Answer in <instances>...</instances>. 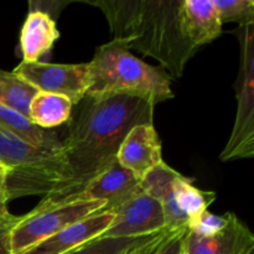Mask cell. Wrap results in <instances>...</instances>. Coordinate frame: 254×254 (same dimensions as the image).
<instances>
[{
  "label": "cell",
  "instance_id": "obj_13",
  "mask_svg": "<svg viewBox=\"0 0 254 254\" xmlns=\"http://www.w3.org/2000/svg\"><path fill=\"white\" fill-rule=\"evenodd\" d=\"M181 29L186 39L200 49L217 39L222 22L212 0H181Z\"/></svg>",
  "mask_w": 254,
  "mask_h": 254
},
{
  "label": "cell",
  "instance_id": "obj_3",
  "mask_svg": "<svg viewBox=\"0 0 254 254\" xmlns=\"http://www.w3.org/2000/svg\"><path fill=\"white\" fill-rule=\"evenodd\" d=\"M170 79L165 69L145 64L126 42L113 39L97 47L88 62L87 94H130L156 106L174 97Z\"/></svg>",
  "mask_w": 254,
  "mask_h": 254
},
{
  "label": "cell",
  "instance_id": "obj_26",
  "mask_svg": "<svg viewBox=\"0 0 254 254\" xmlns=\"http://www.w3.org/2000/svg\"><path fill=\"white\" fill-rule=\"evenodd\" d=\"M151 237H153V236H151ZM146 241H148V240H146ZM146 241H145V242H146ZM145 242H143V243H140V245L135 246V247L131 248V250H130V251H128V252H127L126 254H139V253H140V248H141V246H143L144 243H145Z\"/></svg>",
  "mask_w": 254,
  "mask_h": 254
},
{
  "label": "cell",
  "instance_id": "obj_15",
  "mask_svg": "<svg viewBox=\"0 0 254 254\" xmlns=\"http://www.w3.org/2000/svg\"><path fill=\"white\" fill-rule=\"evenodd\" d=\"M60 32L51 15L30 9L20 32L22 62H37L49 54L59 40Z\"/></svg>",
  "mask_w": 254,
  "mask_h": 254
},
{
  "label": "cell",
  "instance_id": "obj_28",
  "mask_svg": "<svg viewBox=\"0 0 254 254\" xmlns=\"http://www.w3.org/2000/svg\"><path fill=\"white\" fill-rule=\"evenodd\" d=\"M0 171H4V170H2V169H1V168H0ZM4 173H5V171H4Z\"/></svg>",
  "mask_w": 254,
  "mask_h": 254
},
{
  "label": "cell",
  "instance_id": "obj_8",
  "mask_svg": "<svg viewBox=\"0 0 254 254\" xmlns=\"http://www.w3.org/2000/svg\"><path fill=\"white\" fill-rule=\"evenodd\" d=\"M12 72L39 92L67 97L73 106L79 103L88 91V64L21 62Z\"/></svg>",
  "mask_w": 254,
  "mask_h": 254
},
{
  "label": "cell",
  "instance_id": "obj_2",
  "mask_svg": "<svg viewBox=\"0 0 254 254\" xmlns=\"http://www.w3.org/2000/svg\"><path fill=\"white\" fill-rule=\"evenodd\" d=\"M99 7L114 39L130 50L154 57L173 78H180L196 49L184 35L181 0H102L87 1Z\"/></svg>",
  "mask_w": 254,
  "mask_h": 254
},
{
  "label": "cell",
  "instance_id": "obj_4",
  "mask_svg": "<svg viewBox=\"0 0 254 254\" xmlns=\"http://www.w3.org/2000/svg\"><path fill=\"white\" fill-rule=\"evenodd\" d=\"M0 168L5 171L9 200L56 192L72 179L64 153L35 148L2 128Z\"/></svg>",
  "mask_w": 254,
  "mask_h": 254
},
{
  "label": "cell",
  "instance_id": "obj_17",
  "mask_svg": "<svg viewBox=\"0 0 254 254\" xmlns=\"http://www.w3.org/2000/svg\"><path fill=\"white\" fill-rule=\"evenodd\" d=\"M73 103L60 94L37 92L29 107V119L42 129H55L71 118Z\"/></svg>",
  "mask_w": 254,
  "mask_h": 254
},
{
  "label": "cell",
  "instance_id": "obj_16",
  "mask_svg": "<svg viewBox=\"0 0 254 254\" xmlns=\"http://www.w3.org/2000/svg\"><path fill=\"white\" fill-rule=\"evenodd\" d=\"M0 128L10 131L21 140L39 149L64 153L62 139L55 129H42L35 126L27 117L0 104Z\"/></svg>",
  "mask_w": 254,
  "mask_h": 254
},
{
  "label": "cell",
  "instance_id": "obj_24",
  "mask_svg": "<svg viewBox=\"0 0 254 254\" xmlns=\"http://www.w3.org/2000/svg\"><path fill=\"white\" fill-rule=\"evenodd\" d=\"M9 195L6 190V181H5V173L0 171V227H12L16 222V216L11 215L7 208L9 203Z\"/></svg>",
  "mask_w": 254,
  "mask_h": 254
},
{
  "label": "cell",
  "instance_id": "obj_19",
  "mask_svg": "<svg viewBox=\"0 0 254 254\" xmlns=\"http://www.w3.org/2000/svg\"><path fill=\"white\" fill-rule=\"evenodd\" d=\"M37 89L14 72L0 69V104L29 118V107Z\"/></svg>",
  "mask_w": 254,
  "mask_h": 254
},
{
  "label": "cell",
  "instance_id": "obj_14",
  "mask_svg": "<svg viewBox=\"0 0 254 254\" xmlns=\"http://www.w3.org/2000/svg\"><path fill=\"white\" fill-rule=\"evenodd\" d=\"M178 176V171L163 161L140 180L141 190L159 201L161 205L165 217L166 230L188 227L189 223L188 217L179 210L175 202L174 184Z\"/></svg>",
  "mask_w": 254,
  "mask_h": 254
},
{
  "label": "cell",
  "instance_id": "obj_18",
  "mask_svg": "<svg viewBox=\"0 0 254 254\" xmlns=\"http://www.w3.org/2000/svg\"><path fill=\"white\" fill-rule=\"evenodd\" d=\"M175 202L179 210L188 217L189 222L207 210L216 200V192L202 191L193 186L192 179L179 174L174 184Z\"/></svg>",
  "mask_w": 254,
  "mask_h": 254
},
{
  "label": "cell",
  "instance_id": "obj_25",
  "mask_svg": "<svg viewBox=\"0 0 254 254\" xmlns=\"http://www.w3.org/2000/svg\"><path fill=\"white\" fill-rule=\"evenodd\" d=\"M10 228L11 227H0V254H11Z\"/></svg>",
  "mask_w": 254,
  "mask_h": 254
},
{
  "label": "cell",
  "instance_id": "obj_12",
  "mask_svg": "<svg viewBox=\"0 0 254 254\" xmlns=\"http://www.w3.org/2000/svg\"><path fill=\"white\" fill-rule=\"evenodd\" d=\"M183 248L186 254H254V235L236 213L230 212L221 232L210 237L188 232Z\"/></svg>",
  "mask_w": 254,
  "mask_h": 254
},
{
  "label": "cell",
  "instance_id": "obj_6",
  "mask_svg": "<svg viewBox=\"0 0 254 254\" xmlns=\"http://www.w3.org/2000/svg\"><path fill=\"white\" fill-rule=\"evenodd\" d=\"M103 201H73L49 207H36L10 228L11 254H20L72 223L104 210Z\"/></svg>",
  "mask_w": 254,
  "mask_h": 254
},
{
  "label": "cell",
  "instance_id": "obj_27",
  "mask_svg": "<svg viewBox=\"0 0 254 254\" xmlns=\"http://www.w3.org/2000/svg\"><path fill=\"white\" fill-rule=\"evenodd\" d=\"M180 254H186L185 252H184V248H183V250H181V253Z\"/></svg>",
  "mask_w": 254,
  "mask_h": 254
},
{
  "label": "cell",
  "instance_id": "obj_20",
  "mask_svg": "<svg viewBox=\"0 0 254 254\" xmlns=\"http://www.w3.org/2000/svg\"><path fill=\"white\" fill-rule=\"evenodd\" d=\"M188 232V227L176 228V230L165 228L149 238L141 246L139 254H180Z\"/></svg>",
  "mask_w": 254,
  "mask_h": 254
},
{
  "label": "cell",
  "instance_id": "obj_21",
  "mask_svg": "<svg viewBox=\"0 0 254 254\" xmlns=\"http://www.w3.org/2000/svg\"><path fill=\"white\" fill-rule=\"evenodd\" d=\"M151 236L140 238H109L101 236L66 254H126L133 247L145 242Z\"/></svg>",
  "mask_w": 254,
  "mask_h": 254
},
{
  "label": "cell",
  "instance_id": "obj_10",
  "mask_svg": "<svg viewBox=\"0 0 254 254\" xmlns=\"http://www.w3.org/2000/svg\"><path fill=\"white\" fill-rule=\"evenodd\" d=\"M113 222V213L102 210L72 223L20 254H66L101 237Z\"/></svg>",
  "mask_w": 254,
  "mask_h": 254
},
{
  "label": "cell",
  "instance_id": "obj_1",
  "mask_svg": "<svg viewBox=\"0 0 254 254\" xmlns=\"http://www.w3.org/2000/svg\"><path fill=\"white\" fill-rule=\"evenodd\" d=\"M76 107L62 139L72 179L60 192L76 190L114 163L122 141L134 127L154 126L155 104L130 94H86Z\"/></svg>",
  "mask_w": 254,
  "mask_h": 254
},
{
  "label": "cell",
  "instance_id": "obj_23",
  "mask_svg": "<svg viewBox=\"0 0 254 254\" xmlns=\"http://www.w3.org/2000/svg\"><path fill=\"white\" fill-rule=\"evenodd\" d=\"M228 217H230V212L220 216L213 215L210 211L206 210L188 223L189 232L201 236V237H210L221 232L226 227L228 223Z\"/></svg>",
  "mask_w": 254,
  "mask_h": 254
},
{
  "label": "cell",
  "instance_id": "obj_9",
  "mask_svg": "<svg viewBox=\"0 0 254 254\" xmlns=\"http://www.w3.org/2000/svg\"><path fill=\"white\" fill-rule=\"evenodd\" d=\"M108 211L113 213V222L102 235L103 237H148L166 228L161 205L141 189Z\"/></svg>",
  "mask_w": 254,
  "mask_h": 254
},
{
  "label": "cell",
  "instance_id": "obj_7",
  "mask_svg": "<svg viewBox=\"0 0 254 254\" xmlns=\"http://www.w3.org/2000/svg\"><path fill=\"white\" fill-rule=\"evenodd\" d=\"M140 189V179L116 160L76 190L47 193L37 206L49 207L73 201H103L107 203L104 210H108Z\"/></svg>",
  "mask_w": 254,
  "mask_h": 254
},
{
  "label": "cell",
  "instance_id": "obj_11",
  "mask_svg": "<svg viewBox=\"0 0 254 254\" xmlns=\"http://www.w3.org/2000/svg\"><path fill=\"white\" fill-rule=\"evenodd\" d=\"M117 161L140 180L163 163L161 143L154 126L141 124L134 127L122 141Z\"/></svg>",
  "mask_w": 254,
  "mask_h": 254
},
{
  "label": "cell",
  "instance_id": "obj_5",
  "mask_svg": "<svg viewBox=\"0 0 254 254\" xmlns=\"http://www.w3.org/2000/svg\"><path fill=\"white\" fill-rule=\"evenodd\" d=\"M241 66L236 83L237 114L221 161L252 159L254 155V22L241 25Z\"/></svg>",
  "mask_w": 254,
  "mask_h": 254
},
{
  "label": "cell",
  "instance_id": "obj_22",
  "mask_svg": "<svg viewBox=\"0 0 254 254\" xmlns=\"http://www.w3.org/2000/svg\"><path fill=\"white\" fill-rule=\"evenodd\" d=\"M222 24L238 22L241 25L254 22L253 0H212Z\"/></svg>",
  "mask_w": 254,
  "mask_h": 254
}]
</instances>
